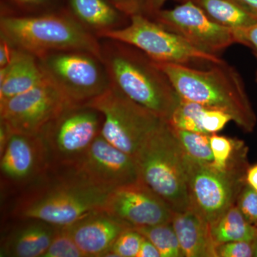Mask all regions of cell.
I'll return each instance as SVG.
<instances>
[{"instance_id":"1","label":"cell","mask_w":257,"mask_h":257,"mask_svg":"<svg viewBox=\"0 0 257 257\" xmlns=\"http://www.w3.org/2000/svg\"><path fill=\"white\" fill-rule=\"evenodd\" d=\"M109 192L89 183L72 169L50 168L15 193L9 215L13 219H35L57 227L68 226L103 210Z\"/></svg>"},{"instance_id":"2","label":"cell","mask_w":257,"mask_h":257,"mask_svg":"<svg viewBox=\"0 0 257 257\" xmlns=\"http://www.w3.org/2000/svg\"><path fill=\"white\" fill-rule=\"evenodd\" d=\"M155 62L181 99L227 113L245 133L254 130L256 113L241 76L229 64H213L201 70L186 64Z\"/></svg>"},{"instance_id":"3","label":"cell","mask_w":257,"mask_h":257,"mask_svg":"<svg viewBox=\"0 0 257 257\" xmlns=\"http://www.w3.org/2000/svg\"><path fill=\"white\" fill-rule=\"evenodd\" d=\"M103 63L111 84L130 99L162 119H170L180 101L170 79L136 47L104 39Z\"/></svg>"},{"instance_id":"4","label":"cell","mask_w":257,"mask_h":257,"mask_svg":"<svg viewBox=\"0 0 257 257\" xmlns=\"http://www.w3.org/2000/svg\"><path fill=\"white\" fill-rule=\"evenodd\" d=\"M0 35L37 57L58 51L89 52L103 62L101 42L77 19L65 15L3 16Z\"/></svg>"},{"instance_id":"5","label":"cell","mask_w":257,"mask_h":257,"mask_svg":"<svg viewBox=\"0 0 257 257\" xmlns=\"http://www.w3.org/2000/svg\"><path fill=\"white\" fill-rule=\"evenodd\" d=\"M134 158L140 180L172 210L182 212L190 209L184 153L168 121L152 133Z\"/></svg>"},{"instance_id":"6","label":"cell","mask_w":257,"mask_h":257,"mask_svg":"<svg viewBox=\"0 0 257 257\" xmlns=\"http://www.w3.org/2000/svg\"><path fill=\"white\" fill-rule=\"evenodd\" d=\"M102 114L86 104H69L42 130L50 168H72L100 135Z\"/></svg>"},{"instance_id":"7","label":"cell","mask_w":257,"mask_h":257,"mask_svg":"<svg viewBox=\"0 0 257 257\" xmlns=\"http://www.w3.org/2000/svg\"><path fill=\"white\" fill-rule=\"evenodd\" d=\"M190 208L212 226L234 205L246 182L249 166L222 170L184 154Z\"/></svg>"},{"instance_id":"8","label":"cell","mask_w":257,"mask_h":257,"mask_svg":"<svg viewBox=\"0 0 257 257\" xmlns=\"http://www.w3.org/2000/svg\"><path fill=\"white\" fill-rule=\"evenodd\" d=\"M84 104L102 114L101 135L133 157L152 133L167 121L130 99L111 83L106 92Z\"/></svg>"},{"instance_id":"9","label":"cell","mask_w":257,"mask_h":257,"mask_svg":"<svg viewBox=\"0 0 257 257\" xmlns=\"http://www.w3.org/2000/svg\"><path fill=\"white\" fill-rule=\"evenodd\" d=\"M130 19L126 26L102 32L96 37L136 47L157 62L186 65L197 62L211 64L225 62L217 55L196 48L180 35L152 21L144 14L132 15Z\"/></svg>"},{"instance_id":"10","label":"cell","mask_w":257,"mask_h":257,"mask_svg":"<svg viewBox=\"0 0 257 257\" xmlns=\"http://www.w3.org/2000/svg\"><path fill=\"white\" fill-rule=\"evenodd\" d=\"M37 58L47 78L72 104H86L111 86L102 61L89 52L58 51Z\"/></svg>"},{"instance_id":"11","label":"cell","mask_w":257,"mask_h":257,"mask_svg":"<svg viewBox=\"0 0 257 257\" xmlns=\"http://www.w3.org/2000/svg\"><path fill=\"white\" fill-rule=\"evenodd\" d=\"M69 104L72 103L63 93L47 79L27 92L0 101V122L13 133L39 135Z\"/></svg>"},{"instance_id":"12","label":"cell","mask_w":257,"mask_h":257,"mask_svg":"<svg viewBox=\"0 0 257 257\" xmlns=\"http://www.w3.org/2000/svg\"><path fill=\"white\" fill-rule=\"evenodd\" d=\"M152 16L161 26L211 55H216L236 43L232 30L213 21L192 0H187L173 9L160 10Z\"/></svg>"},{"instance_id":"13","label":"cell","mask_w":257,"mask_h":257,"mask_svg":"<svg viewBox=\"0 0 257 257\" xmlns=\"http://www.w3.org/2000/svg\"><path fill=\"white\" fill-rule=\"evenodd\" d=\"M0 155L1 187L12 194L30 185L50 169L46 148L40 135L11 132Z\"/></svg>"},{"instance_id":"14","label":"cell","mask_w":257,"mask_h":257,"mask_svg":"<svg viewBox=\"0 0 257 257\" xmlns=\"http://www.w3.org/2000/svg\"><path fill=\"white\" fill-rule=\"evenodd\" d=\"M70 169L89 183L110 192L140 181L135 158L111 145L101 134Z\"/></svg>"},{"instance_id":"15","label":"cell","mask_w":257,"mask_h":257,"mask_svg":"<svg viewBox=\"0 0 257 257\" xmlns=\"http://www.w3.org/2000/svg\"><path fill=\"white\" fill-rule=\"evenodd\" d=\"M103 210L134 228L171 222L175 213L140 180L111 191Z\"/></svg>"},{"instance_id":"16","label":"cell","mask_w":257,"mask_h":257,"mask_svg":"<svg viewBox=\"0 0 257 257\" xmlns=\"http://www.w3.org/2000/svg\"><path fill=\"white\" fill-rule=\"evenodd\" d=\"M85 257L106 256L125 229L133 227L104 210L94 211L67 226Z\"/></svg>"},{"instance_id":"17","label":"cell","mask_w":257,"mask_h":257,"mask_svg":"<svg viewBox=\"0 0 257 257\" xmlns=\"http://www.w3.org/2000/svg\"><path fill=\"white\" fill-rule=\"evenodd\" d=\"M2 236L0 256L42 257L50 246L57 226L35 219H13Z\"/></svg>"},{"instance_id":"18","label":"cell","mask_w":257,"mask_h":257,"mask_svg":"<svg viewBox=\"0 0 257 257\" xmlns=\"http://www.w3.org/2000/svg\"><path fill=\"white\" fill-rule=\"evenodd\" d=\"M172 224L184 257H217L210 225L195 211L175 212Z\"/></svg>"},{"instance_id":"19","label":"cell","mask_w":257,"mask_h":257,"mask_svg":"<svg viewBox=\"0 0 257 257\" xmlns=\"http://www.w3.org/2000/svg\"><path fill=\"white\" fill-rule=\"evenodd\" d=\"M46 80L36 56L17 47L11 62L0 69V101L27 92Z\"/></svg>"},{"instance_id":"20","label":"cell","mask_w":257,"mask_h":257,"mask_svg":"<svg viewBox=\"0 0 257 257\" xmlns=\"http://www.w3.org/2000/svg\"><path fill=\"white\" fill-rule=\"evenodd\" d=\"M69 5L74 18L96 36L123 28L124 14L109 0H69Z\"/></svg>"},{"instance_id":"21","label":"cell","mask_w":257,"mask_h":257,"mask_svg":"<svg viewBox=\"0 0 257 257\" xmlns=\"http://www.w3.org/2000/svg\"><path fill=\"white\" fill-rule=\"evenodd\" d=\"M218 25L235 31L257 23V17L236 0H192Z\"/></svg>"},{"instance_id":"22","label":"cell","mask_w":257,"mask_h":257,"mask_svg":"<svg viewBox=\"0 0 257 257\" xmlns=\"http://www.w3.org/2000/svg\"><path fill=\"white\" fill-rule=\"evenodd\" d=\"M213 239L218 245L232 241H254L257 226L246 220L236 204L211 226Z\"/></svg>"},{"instance_id":"23","label":"cell","mask_w":257,"mask_h":257,"mask_svg":"<svg viewBox=\"0 0 257 257\" xmlns=\"http://www.w3.org/2000/svg\"><path fill=\"white\" fill-rule=\"evenodd\" d=\"M208 109L199 103L181 99L169 119V124L175 130L206 134L204 123Z\"/></svg>"},{"instance_id":"24","label":"cell","mask_w":257,"mask_h":257,"mask_svg":"<svg viewBox=\"0 0 257 257\" xmlns=\"http://www.w3.org/2000/svg\"><path fill=\"white\" fill-rule=\"evenodd\" d=\"M135 229L156 246L161 257H184L172 221Z\"/></svg>"},{"instance_id":"25","label":"cell","mask_w":257,"mask_h":257,"mask_svg":"<svg viewBox=\"0 0 257 257\" xmlns=\"http://www.w3.org/2000/svg\"><path fill=\"white\" fill-rule=\"evenodd\" d=\"M181 148L187 156L203 163L213 164L210 135L185 130H175Z\"/></svg>"},{"instance_id":"26","label":"cell","mask_w":257,"mask_h":257,"mask_svg":"<svg viewBox=\"0 0 257 257\" xmlns=\"http://www.w3.org/2000/svg\"><path fill=\"white\" fill-rule=\"evenodd\" d=\"M42 257H85L74 242L67 226L57 227L50 246Z\"/></svg>"},{"instance_id":"27","label":"cell","mask_w":257,"mask_h":257,"mask_svg":"<svg viewBox=\"0 0 257 257\" xmlns=\"http://www.w3.org/2000/svg\"><path fill=\"white\" fill-rule=\"evenodd\" d=\"M143 239L138 230L128 228L118 236L106 256L138 257Z\"/></svg>"},{"instance_id":"28","label":"cell","mask_w":257,"mask_h":257,"mask_svg":"<svg viewBox=\"0 0 257 257\" xmlns=\"http://www.w3.org/2000/svg\"><path fill=\"white\" fill-rule=\"evenodd\" d=\"M236 203L246 220L257 226V192L247 184H245Z\"/></svg>"},{"instance_id":"29","label":"cell","mask_w":257,"mask_h":257,"mask_svg":"<svg viewBox=\"0 0 257 257\" xmlns=\"http://www.w3.org/2000/svg\"><path fill=\"white\" fill-rule=\"evenodd\" d=\"M254 241H232L219 244L216 249L217 257L253 256Z\"/></svg>"},{"instance_id":"30","label":"cell","mask_w":257,"mask_h":257,"mask_svg":"<svg viewBox=\"0 0 257 257\" xmlns=\"http://www.w3.org/2000/svg\"><path fill=\"white\" fill-rule=\"evenodd\" d=\"M234 36L236 43L241 44L252 50L257 60V23L248 28L235 30ZM257 82V71L256 73Z\"/></svg>"},{"instance_id":"31","label":"cell","mask_w":257,"mask_h":257,"mask_svg":"<svg viewBox=\"0 0 257 257\" xmlns=\"http://www.w3.org/2000/svg\"><path fill=\"white\" fill-rule=\"evenodd\" d=\"M121 13L128 17L145 13V0H109ZM145 15V14H144Z\"/></svg>"},{"instance_id":"32","label":"cell","mask_w":257,"mask_h":257,"mask_svg":"<svg viewBox=\"0 0 257 257\" xmlns=\"http://www.w3.org/2000/svg\"><path fill=\"white\" fill-rule=\"evenodd\" d=\"M0 69L6 67L14 57L17 47L5 37L0 35Z\"/></svg>"},{"instance_id":"33","label":"cell","mask_w":257,"mask_h":257,"mask_svg":"<svg viewBox=\"0 0 257 257\" xmlns=\"http://www.w3.org/2000/svg\"><path fill=\"white\" fill-rule=\"evenodd\" d=\"M138 257H161V253L156 246L144 236Z\"/></svg>"},{"instance_id":"34","label":"cell","mask_w":257,"mask_h":257,"mask_svg":"<svg viewBox=\"0 0 257 257\" xmlns=\"http://www.w3.org/2000/svg\"><path fill=\"white\" fill-rule=\"evenodd\" d=\"M167 0H145V13L154 15L162 10Z\"/></svg>"},{"instance_id":"35","label":"cell","mask_w":257,"mask_h":257,"mask_svg":"<svg viewBox=\"0 0 257 257\" xmlns=\"http://www.w3.org/2000/svg\"><path fill=\"white\" fill-rule=\"evenodd\" d=\"M246 182L257 192V164L248 167L246 172Z\"/></svg>"},{"instance_id":"36","label":"cell","mask_w":257,"mask_h":257,"mask_svg":"<svg viewBox=\"0 0 257 257\" xmlns=\"http://www.w3.org/2000/svg\"><path fill=\"white\" fill-rule=\"evenodd\" d=\"M250 13L257 17V0H236Z\"/></svg>"},{"instance_id":"37","label":"cell","mask_w":257,"mask_h":257,"mask_svg":"<svg viewBox=\"0 0 257 257\" xmlns=\"http://www.w3.org/2000/svg\"><path fill=\"white\" fill-rule=\"evenodd\" d=\"M13 1L18 3L19 4L40 5L47 1V0H13Z\"/></svg>"},{"instance_id":"38","label":"cell","mask_w":257,"mask_h":257,"mask_svg":"<svg viewBox=\"0 0 257 257\" xmlns=\"http://www.w3.org/2000/svg\"><path fill=\"white\" fill-rule=\"evenodd\" d=\"M253 256L257 257V239L254 241V251H253Z\"/></svg>"}]
</instances>
